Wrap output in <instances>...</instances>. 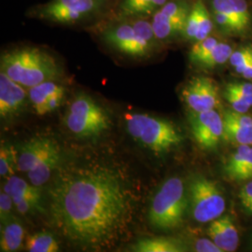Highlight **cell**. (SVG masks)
Masks as SVG:
<instances>
[{"mask_svg":"<svg viewBox=\"0 0 252 252\" xmlns=\"http://www.w3.org/2000/svg\"><path fill=\"white\" fill-rule=\"evenodd\" d=\"M14 207L13 199L7 193L5 190H1L0 193V219L1 223L8 220L9 218H11L12 207Z\"/></svg>","mask_w":252,"mask_h":252,"instance_id":"cell-33","label":"cell"},{"mask_svg":"<svg viewBox=\"0 0 252 252\" xmlns=\"http://www.w3.org/2000/svg\"><path fill=\"white\" fill-rule=\"evenodd\" d=\"M14 207L17 212L21 215L27 216L28 214H32L35 211L43 212L45 211L41 205V199L34 198V197H27V196H16L12 197Z\"/></svg>","mask_w":252,"mask_h":252,"instance_id":"cell-30","label":"cell"},{"mask_svg":"<svg viewBox=\"0 0 252 252\" xmlns=\"http://www.w3.org/2000/svg\"><path fill=\"white\" fill-rule=\"evenodd\" d=\"M60 158V149L59 146H56L40 160V162L33 169L27 173V177L30 182L37 187L47 183L58 166Z\"/></svg>","mask_w":252,"mask_h":252,"instance_id":"cell-20","label":"cell"},{"mask_svg":"<svg viewBox=\"0 0 252 252\" xmlns=\"http://www.w3.org/2000/svg\"><path fill=\"white\" fill-rule=\"evenodd\" d=\"M2 189L9 193L11 197L27 196L41 199V191L39 187L33 185L31 182L28 183L26 180L14 175L7 178V181L2 187Z\"/></svg>","mask_w":252,"mask_h":252,"instance_id":"cell-23","label":"cell"},{"mask_svg":"<svg viewBox=\"0 0 252 252\" xmlns=\"http://www.w3.org/2000/svg\"><path fill=\"white\" fill-rule=\"evenodd\" d=\"M247 212H249L250 214H252V205L250 207V208L247 210Z\"/></svg>","mask_w":252,"mask_h":252,"instance_id":"cell-41","label":"cell"},{"mask_svg":"<svg viewBox=\"0 0 252 252\" xmlns=\"http://www.w3.org/2000/svg\"><path fill=\"white\" fill-rule=\"evenodd\" d=\"M245 79L252 80V62L248 65V67L241 74Z\"/></svg>","mask_w":252,"mask_h":252,"instance_id":"cell-40","label":"cell"},{"mask_svg":"<svg viewBox=\"0 0 252 252\" xmlns=\"http://www.w3.org/2000/svg\"><path fill=\"white\" fill-rule=\"evenodd\" d=\"M63 90V86L55 81H47L28 88V99L36 113L54 94Z\"/></svg>","mask_w":252,"mask_h":252,"instance_id":"cell-22","label":"cell"},{"mask_svg":"<svg viewBox=\"0 0 252 252\" xmlns=\"http://www.w3.org/2000/svg\"><path fill=\"white\" fill-rule=\"evenodd\" d=\"M28 96L26 87L0 71V116L10 119L21 113Z\"/></svg>","mask_w":252,"mask_h":252,"instance_id":"cell-11","label":"cell"},{"mask_svg":"<svg viewBox=\"0 0 252 252\" xmlns=\"http://www.w3.org/2000/svg\"><path fill=\"white\" fill-rule=\"evenodd\" d=\"M188 191L192 216L196 221L207 223L222 216L225 198L214 180L195 176L189 182Z\"/></svg>","mask_w":252,"mask_h":252,"instance_id":"cell-6","label":"cell"},{"mask_svg":"<svg viewBox=\"0 0 252 252\" xmlns=\"http://www.w3.org/2000/svg\"><path fill=\"white\" fill-rule=\"evenodd\" d=\"M167 0H122L119 5L121 19L146 18L154 14Z\"/></svg>","mask_w":252,"mask_h":252,"instance_id":"cell-18","label":"cell"},{"mask_svg":"<svg viewBox=\"0 0 252 252\" xmlns=\"http://www.w3.org/2000/svg\"><path fill=\"white\" fill-rule=\"evenodd\" d=\"M223 138L239 145L252 146V118L246 113L227 109L223 114Z\"/></svg>","mask_w":252,"mask_h":252,"instance_id":"cell-12","label":"cell"},{"mask_svg":"<svg viewBox=\"0 0 252 252\" xmlns=\"http://www.w3.org/2000/svg\"><path fill=\"white\" fill-rule=\"evenodd\" d=\"M213 16H214L217 25L226 32L236 33V34L244 32L242 27H240L233 19L230 18L224 13H222L220 11L213 10Z\"/></svg>","mask_w":252,"mask_h":252,"instance_id":"cell-32","label":"cell"},{"mask_svg":"<svg viewBox=\"0 0 252 252\" xmlns=\"http://www.w3.org/2000/svg\"><path fill=\"white\" fill-rule=\"evenodd\" d=\"M125 119L131 137L157 155L170 153L184 141L180 129L168 120L146 113H128Z\"/></svg>","mask_w":252,"mask_h":252,"instance_id":"cell-3","label":"cell"},{"mask_svg":"<svg viewBox=\"0 0 252 252\" xmlns=\"http://www.w3.org/2000/svg\"><path fill=\"white\" fill-rule=\"evenodd\" d=\"M184 182L178 177L166 180L154 195L149 211L153 227L168 231L183 224L188 207Z\"/></svg>","mask_w":252,"mask_h":252,"instance_id":"cell-4","label":"cell"},{"mask_svg":"<svg viewBox=\"0 0 252 252\" xmlns=\"http://www.w3.org/2000/svg\"><path fill=\"white\" fill-rule=\"evenodd\" d=\"M27 249L30 252H59L60 245L53 234L41 231L27 237Z\"/></svg>","mask_w":252,"mask_h":252,"instance_id":"cell-24","label":"cell"},{"mask_svg":"<svg viewBox=\"0 0 252 252\" xmlns=\"http://www.w3.org/2000/svg\"><path fill=\"white\" fill-rule=\"evenodd\" d=\"M58 144L54 139L35 136L20 145L18 151V170L28 173L40 160Z\"/></svg>","mask_w":252,"mask_h":252,"instance_id":"cell-13","label":"cell"},{"mask_svg":"<svg viewBox=\"0 0 252 252\" xmlns=\"http://www.w3.org/2000/svg\"><path fill=\"white\" fill-rule=\"evenodd\" d=\"M18 170V151L11 145H1L0 149V175L2 178L13 176Z\"/></svg>","mask_w":252,"mask_h":252,"instance_id":"cell-25","label":"cell"},{"mask_svg":"<svg viewBox=\"0 0 252 252\" xmlns=\"http://www.w3.org/2000/svg\"><path fill=\"white\" fill-rule=\"evenodd\" d=\"M220 41L214 36H207L206 38L194 42L193 46L191 47L189 51V58L191 63H201L208 54L211 53V51L214 49V47Z\"/></svg>","mask_w":252,"mask_h":252,"instance_id":"cell-28","label":"cell"},{"mask_svg":"<svg viewBox=\"0 0 252 252\" xmlns=\"http://www.w3.org/2000/svg\"><path fill=\"white\" fill-rule=\"evenodd\" d=\"M191 7L185 0L167 1L157 11L167 18L186 21Z\"/></svg>","mask_w":252,"mask_h":252,"instance_id":"cell-27","label":"cell"},{"mask_svg":"<svg viewBox=\"0 0 252 252\" xmlns=\"http://www.w3.org/2000/svg\"><path fill=\"white\" fill-rule=\"evenodd\" d=\"M152 24L157 39L163 41L178 35H182L186 21L167 18L156 11L153 14Z\"/></svg>","mask_w":252,"mask_h":252,"instance_id":"cell-21","label":"cell"},{"mask_svg":"<svg viewBox=\"0 0 252 252\" xmlns=\"http://www.w3.org/2000/svg\"><path fill=\"white\" fill-rule=\"evenodd\" d=\"M105 4L106 0H51L38 7L35 15L55 24H75L96 14Z\"/></svg>","mask_w":252,"mask_h":252,"instance_id":"cell-7","label":"cell"},{"mask_svg":"<svg viewBox=\"0 0 252 252\" xmlns=\"http://www.w3.org/2000/svg\"><path fill=\"white\" fill-rule=\"evenodd\" d=\"M1 72L26 88L41 82L55 81L60 67L51 54L34 47H25L2 54Z\"/></svg>","mask_w":252,"mask_h":252,"instance_id":"cell-2","label":"cell"},{"mask_svg":"<svg viewBox=\"0 0 252 252\" xmlns=\"http://www.w3.org/2000/svg\"><path fill=\"white\" fill-rule=\"evenodd\" d=\"M209 238L223 252H235L239 245V234L234 220L228 215L212 220L207 230Z\"/></svg>","mask_w":252,"mask_h":252,"instance_id":"cell-14","label":"cell"},{"mask_svg":"<svg viewBox=\"0 0 252 252\" xmlns=\"http://www.w3.org/2000/svg\"><path fill=\"white\" fill-rule=\"evenodd\" d=\"M199 28V7L197 2L195 1L191 6L189 15L186 20L185 27L182 33V36L189 41L195 40Z\"/></svg>","mask_w":252,"mask_h":252,"instance_id":"cell-31","label":"cell"},{"mask_svg":"<svg viewBox=\"0 0 252 252\" xmlns=\"http://www.w3.org/2000/svg\"><path fill=\"white\" fill-rule=\"evenodd\" d=\"M225 90L249 95L252 94V83L250 82H230L226 85Z\"/></svg>","mask_w":252,"mask_h":252,"instance_id":"cell-39","label":"cell"},{"mask_svg":"<svg viewBox=\"0 0 252 252\" xmlns=\"http://www.w3.org/2000/svg\"><path fill=\"white\" fill-rule=\"evenodd\" d=\"M26 231L17 219L11 217L1 223L0 251L2 252H17L22 249Z\"/></svg>","mask_w":252,"mask_h":252,"instance_id":"cell-17","label":"cell"},{"mask_svg":"<svg viewBox=\"0 0 252 252\" xmlns=\"http://www.w3.org/2000/svg\"><path fill=\"white\" fill-rule=\"evenodd\" d=\"M67 129L81 138H94L104 134L110 126L106 110L89 94H78L64 118Z\"/></svg>","mask_w":252,"mask_h":252,"instance_id":"cell-5","label":"cell"},{"mask_svg":"<svg viewBox=\"0 0 252 252\" xmlns=\"http://www.w3.org/2000/svg\"><path fill=\"white\" fill-rule=\"evenodd\" d=\"M103 39L118 52L132 57H145L153 51L135 33L129 19H122L121 22L107 27L103 33Z\"/></svg>","mask_w":252,"mask_h":252,"instance_id":"cell-8","label":"cell"},{"mask_svg":"<svg viewBox=\"0 0 252 252\" xmlns=\"http://www.w3.org/2000/svg\"><path fill=\"white\" fill-rule=\"evenodd\" d=\"M233 52L232 46L225 42H219L199 65L206 68H213L221 65L230 60Z\"/></svg>","mask_w":252,"mask_h":252,"instance_id":"cell-26","label":"cell"},{"mask_svg":"<svg viewBox=\"0 0 252 252\" xmlns=\"http://www.w3.org/2000/svg\"><path fill=\"white\" fill-rule=\"evenodd\" d=\"M199 7V28L194 42L209 36L213 29V22L203 0H196Z\"/></svg>","mask_w":252,"mask_h":252,"instance_id":"cell-29","label":"cell"},{"mask_svg":"<svg viewBox=\"0 0 252 252\" xmlns=\"http://www.w3.org/2000/svg\"><path fill=\"white\" fill-rule=\"evenodd\" d=\"M224 96H225V99L231 105L232 109H234L237 112L247 113L249 111V109L252 108L241 96H239L238 94H234L232 92L224 91Z\"/></svg>","mask_w":252,"mask_h":252,"instance_id":"cell-34","label":"cell"},{"mask_svg":"<svg viewBox=\"0 0 252 252\" xmlns=\"http://www.w3.org/2000/svg\"><path fill=\"white\" fill-rule=\"evenodd\" d=\"M132 251L137 252H187V246L182 240L170 236H157L139 239L132 246Z\"/></svg>","mask_w":252,"mask_h":252,"instance_id":"cell-16","label":"cell"},{"mask_svg":"<svg viewBox=\"0 0 252 252\" xmlns=\"http://www.w3.org/2000/svg\"><path fill=\"white\" fill-rule=\"evenodd\" d=\"M212 9L233 19L244 31L251 25L252 17L246 0H212Z\"/></svg>","mask_w":252,"mask_h":252,"instance_id":"cell-19","label":"cell"},{"mask_svg":"<svg viewBox=\"0 0 252 252\" xmlns=\"http://www.w3.org/2000/svg\"><path fill=\"white\" fill-rule=\"evenodd\" d=\"M63 95H64V89L52 95L45 104L42 106V108L39 109V111L36 113L38 115H45L47 113L53 112L55 109L59 108L62 104Z\"/></svg>","mask_w":252,"mask_h":252,"instance_id":"cell-35","label":"cell"},{"mask_svg":"<svg viewBox=\"0 0 252 252\" xmlns=\"http://www.w3.org/2000/svg\"><path fill=\"white\" fill-rule=\"evenodd\" d=\"M252 56V47H244L233 52L230 58V63L234 68L247 62Z\"/></svg>","mask_w":252,"mask_h":252,"instance_id":"cell-36","label":"cell"},{"mask_svg":"<svg viewBox=\"0 0 252 252\" xmlns=\"http://www.w3.org/2000/svg\"><path fill=\"white\" fill-rule=\"evenodd\" d=\"M190 131L196 143L204 150H213L223 138V119L216 109L189 114Z\"/></svg>","mask_w":252,"mask_h":252,"instance_id":"cell-9","label":"cell"},{"mask_svg":"<svg viewBox=\"0 0 252 252\" xmlns=\"http://www.w3.org/2000/svg\"></svg>","mask_w":252,"mask_h":252,"instance_id":"cell-42","label":"cell"},{"mask_svg":"<svg viewBox=\"0 0 252 252\" xmlns=\"http://www.w3.org/2000/svg\"><path fill=\"white\" fill-rule=\"evenodd\" d=\"M224 173L230 180L245 181L252 179V147L240 145L224 165Z\"/></svg>","mask_w":252,"mask_h":252,"instance_id":"cell-15","label":"cell"},{"mask_svg":"<svg viewBox=\"0 0 252 252\" xmlns=\"http://www.w3.org/2000/svg\"><path fill=\"white\" fill-rule=\"evenodd\" d=\"M238 197L244 209L247 211L252 205V180L241 188Z\"/></svg>","mask_w":252,"mask_h":252,"instance_id":"cell-38","label":"cell"},{"mask_svg":"<svg viewBox=\"0 0 252 252\" xmlns=\"http://www.w3.org/2000/svg\"><path fill=\"white\" fill-rule=\"evenodd\" d=\"M49 195L54 225L69 241L84 247L101 248L116 240L131 212L123 181L105 166L60 173Z\"/></svg>","mask_w":252,"mask_h":252,"instance_id":"cell-1","label":"cell"},{"mask_svg":"<svg viewBox=\"0 0 252 252\" xmlns=\"http://www.w3.org/2000/svg\"><path fill=\"white\" fill-rule=\"evenodd\" d=\"M194 251L198 252H223L210 238H199L194 243Z\"/></svg>","mask_w":252,"mask_h":252,"instance_id":"cell-37","label":"cell"},{"mask_svg":"<svg viewBox=\"0 0 252 252\" xmlns=\"http://www.w3.org/2000/svg\"><path fill=\"white\" fill-rule=\"evenodd\" d=\"M182 98L191 111L202 112L216 109L220 105L216 81L207 77H194L184 86Z\"/></svg>","mask_w":252,"mask_h":252,"instance_id":"cell-10","label":"cell"}]
</instances>
